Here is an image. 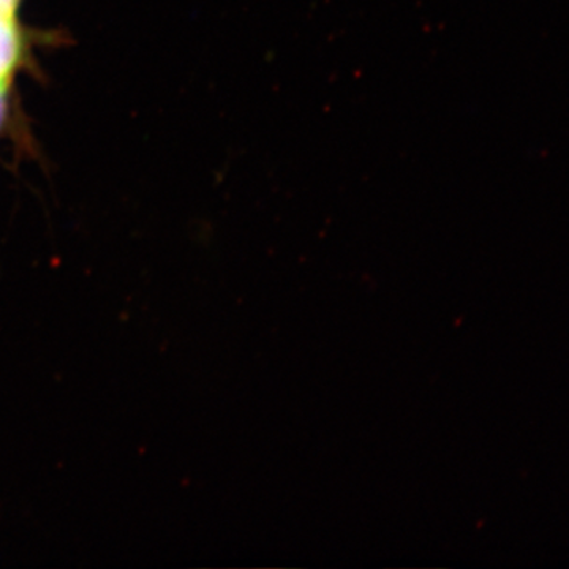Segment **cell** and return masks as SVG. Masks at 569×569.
<instances>
[]
</instances>
